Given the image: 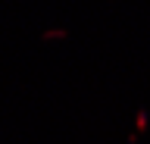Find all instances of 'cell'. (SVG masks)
<instances>
[{"label": "cell", "instance_id": "cell-1", "mask_svg": "<svg viewBox=\"0 0 150 144\" xmlns=\"http://www.w3.org/2000/svg\"><path fill=\"white\" fill-rule=\"evenodd\" d=\"M144 125H147V110H141V113H138V132L144 128Z\"/></svg>", "mask_w": 150, "mask_h": 144}]
</instances>
